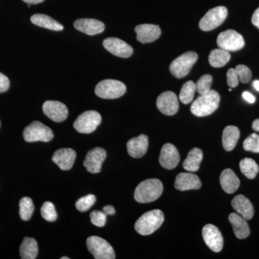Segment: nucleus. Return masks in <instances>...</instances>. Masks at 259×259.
<instances>
[{"instance_id": "nucleus-1", "label": "nucleus", "mask_w": 259, "mask_h": 259, "mask_svg": "<svg viewBox=\"0 0 259 259\" xmlns=\"http://www.w3.org/2000/svg\"><path fill=\"white\" fill-rule=\"evenodd\" d=\"M163 190L161 181L149 179L138 185L135 190L134 198L139 203H150L161 197Z\"/></svg>"}, {"instance_id": "nucleus-2", "label": "nucleus", "mask_w": 259, "mask_h": 259, "mask_svg": "<svg viewBox=\"0 0 259 259\" xmlns=\"http://www.w3.org/2000/svg\"><path fill=\"white\" fill-rule=\"evenodd\" d=\"M221 97L214 90L201 95L191 106V112L197 117H205L212 114L219 107Z\"/></svg>"}, {"instance_id": "nucleus-3", "label": "nucleus", "mask_w": 259, "mask_h": 259, "mask_svg": "<svg viewBox=\"0 0 259 259\" xmlns=\"http://www.w3.org/2000/svg\"><path fill=\"white\" fill-rule=\"evenodd\" d=\"M164 221V215L160 209L145 213L136 221L135 229L142 236H148L157 231Z\"/></svg>"}, {"instance_id": "nucleus-4", "label": "nucleus", "mask_w": 259, "mask_h": 259, "mask_svg": "<svg viewBox=\"0 0 259 259\" xmlns=\"http://www.w3.org/2000/svg\"><path fill=\"white\" fill-rule=\"evenodd\" d=\"M198 55L193 51H189L182 54L175 61H172L169 66L170 72L175 77L182 79L189 74L192 66L197 62Z\"/></svg>"}, {"instance_id": "nucleus-5", "label": "nucleus", "mask_w": 259, "mask_h": 259, "mask_svg": "<svg viewBox=\"0 0 259 259\" xmlns=\"http://www.w3.org/2000/svg\"><path fill=\"white\" fill-rule=\"evenodd\" d=\"M54 136L52 130L39 121L31 122L23 131L24 139L29 143L49 142L54 139Z\"/></svg>"}, {"instance_id": "nucleus-6", "label": "nucleus", "mask_w": 259, "mask_h": 259, "mask_svg": "<svg viewBox=\"0 0 259 259\" xmlns=\"http://www.w3.org/2000/svg\"><path fill=\"white\" fill-rule=\"evenodd\" d=\"M126 93V87L123 83L114 79H105L97 83L95 94L102 99H117L123 96Z\"/></svg>"}, {"instance_id": "nucleus-7", "label": "nucleus", "mask_w": 259, "mask_h": 259, "mask_svg": "<svg viewBox=\"0 0 259 259\" xmlns=\"http://www.w3.org/2000/svg\"><path fill=\"white\" fill-rule=\"evenodd\" d=\"M228 10L223 6H218L209 10L199 22V28L203 31H210L224 23L228 17Z\"/></svg>"}, {"instance_id": "nucleus-8", "label": "nucleus", "mask_w": 259, "mask_h": 259, "mask_svg": "<svg viewBox=\"0 0 259 259\" xmlns=\"http://www.w3.org/2000/svg\"><path fill=\"white\" fill-rule=\"evenodd\" d=\"M88 250L96 259L115 258V251L108 242L98 236H91L87 240Z\"/></svg>"}, {"instance_id": "nucleus-9", "label": "nucleus", "mask_w": 259, "mask_h": 259, "mask_svg": "<svg viewBox=\"0 0 259 259\" xmlns=\"http://www.w3.org/2000/svg\"><path fill=\"white\" fill-rule=\"evenodd\" d=\"M100 114L94 110L83 112L74 122V127L80 134H92L101 123Z\"/></svg>"}, {"instance_id": "nucleus-10", "label": "nucleus", "mask_w": 259, "mask_h": 259, "mask_svg": "<svg viewBox=\"0 0 259 259\" xmlns=\"http://www.w3.org/2000/svg\"><path fill=\"white\" fill-rule=\"evenodd\" d=\"M217 44L220 49L228 51L241 50L245 46L244 39L234 30H228L219 34Z\"/></svg>"}, {"instance_id": "nucleus-11", "label": "nucleus", "mask_w": 259, "mask_h": 259, "mask_svg": "<svg viewBox=\"0 0 259 259\" xmlns=\"http://www.w3.org/2000/svg\"><path fill=\"white\" fill-rule=\"evenodd\" d=\"M107 157V153L104 148L97 147L90 150L83 161V166L92 174L100 173L102 163Z\"/></svg>"}, {"instance_id": "nucleus-12", "label": "nucleus", "mask_w": 259, "mask_h": 259, "mask_svg": "<svg viewBox=\"0 0 259 259\" xmlns=\"http://www.w3.org/2000/svg\"><path fill=\"white\" fill-rule=\"evenodd\" d=\"M202 236L206 245L212 251L218 253L222 250L224 242L222 234L217 227L211 224L206 225L202 229Z\"/></svg>"}, {"instance_id": "nucleus-13", "label": "nucleus", "mask_w": 259, "mask_h": 259, "mask_svg": "<svg viewBox=\"0 0 259 259\" xmlns=\"http://www.w3.org/2000/svg\"><path fill=\"white\" fill-rule=\"evenodd\" d=\"M156 106L159 111L164 115H175L178 112L180 107L176 94L170 91L161 94L156 101Z\"/></svg>"}, {"instance_id": "nucleus-14", "label": "nucleus", "mask_w": 259, "mask_h": 259, "mask_svg": "<svg viewBox=\"0 0 259 259\" xmlns=\"http://www.w3.org/2000/svg\"><path fill=\"white\" fill-rule=\"evenodd\" d=\"M103 47L109 52L118 57H131L134 54V49L127 42L117 38V37H108L103 41Z\"/></svg>"}, {"instance_id": "nucleus-15", "label": "nucleus", "mask_w": 259, "mask_h": 259, "mask_svg": "<svg viewBox=\"0 0 259 259\" xmlns=\"http://www.w3.org/2000/svg\"><path fill=\"white\" fill-rule=\"evenodd\" d=\"M42 111L51 120L61 122L66 120L69 115L67 107L62 102L47 101L42 105Z\"/></svg>"}, {"instance_id": "nucleus-16", "label": "nucleus", "mask_w": 259, "mask_h": 259, "mask_svg": "<svg viewBox=\"0 0 259 259\" xmlns=\"http://www.w3.org/2000/svg\"><path fill=\"white\" fill-rule=\"evenodd\" d=\"M180 161V153L177 148L171 144L163 145L159 156L161 166L166 169H174L179 164Z\"/></svg>"}, {"instance_id": "nucleus-17", "label": "nucleus", "mask_w": 259, "mask_h": 259, "mask_svg": "<svg viewBox=\"0 0 259 259\" xmlns=\"http://www.w3.org/2000/svg\"><path fill=\"white\" fill-rule=\"evenodd\" d=\"M135 31L137 34V40L141 44H149L159 38L161 30L158 25L153 24H143L136 27Z\"/></svg>"}, {"instance_id": "nucleus-18", "label": "nucleus", "mask_w": 259, "mask_h": 259, "mask_svg": "<svg viewBox=\"0 0 259 259\" xmlns=\"http://www.w3.org/2000/svg\"><path fill=\"white\" fill-rule=\"evenodd\" d=\"M76 156V153L72 148H61L54 153L52 160L61 170L68 171L74 166Z\"/></svg>"}, {"instance_id": "nucleus-19", "label": "nucleus", "mask_w": 259, "mask_h": 259, "mask_svg": "<svg viewBox=\"0 0 259 259\" xmlns=\"http://www.w3.org/2000/svg\"><path fill=\"white\" fill-rule=\"evenodd\" d=\"M74 28L79 31L88 35H95L105 30V24L95 19L82 18L76 20L74 23Z\"/></svg>"}, {"instance_id": "nucleus-20", "label": "nucleus", "mask_w": 259, "mask_h": 259, "mask_svg": "<svg viewBox=\"0 0 259 259\" xmlns=\"http://www.w3.org/2000/svg\"><path fill=\"white\" fill-rule=\"evenodd\" d=\"M148 148V138L146 135L130 140L127 143V150L130 156L135 158L143 157Z\"/></svg>"}, {"instance_id": "nucleus-21", "label": "nucleus", "mask_w": 259, "mask_h": 259, "mask_svg": "<svg viewBox=\"0 0 259 259\" xmlns=\"http://www.w3.org/2000/svg\"><path fill=\"white\" fill-rule=\"evenodd\" d=\"M175 186L180 191L199 190L202 187V182L194 174L180 173L177 175Z\"/></svg>"}, {"instance_id": "nucleus-22", "label": "nucleus", "mask_w": 259, "mask_h": 259, "mask_svg": "<svg viewBox=\"0 0 259 259\" xmlns=\"http://www.w3.org/2000/svg\"><path fill=\"white\" fill-rule=\"evenodd\" d=\"M231 204L235 210L247 221H249L253 218L254 214L253 204L244 195L238 194L232 200Z\"/></svg>"}, {"instance_id": "nucleus-23", "label": "nucleus", "mask_w": 259, "mask_h": 259, "mask_svg": "<svg viewBox=\"0 0 259 259\" xmlns=\"http://www.w3.org/2000/svg\"><path fill=\"white\" fill-rule=\"evenodd\" d=\"M228 219L233 227V232L236 238L238 239H245L247 237L249 236V226L247 223V220H245L243 216L238 213L233 212L230 214Z\"/></svg>"}, {"instance_id": "nucleus-24", "label": "nucleus", "mask_w": 259, "mask_h": 259, "mask_svg": "<svg viewBox=\"0 0 259 259\" xmlns=\"http://www.w3.org/2000/svg\"><path fill=\"white\" fill-rule=\"evenodd\" d=\"M220 182L223 190L228 194H233L238 190L240 180L231 168L223 170L220 177Z\"/></svg>"}, {"instance_id": "nucleus-25", "label": "nucleus", "mask_w": 259, "mask_h": 259, "mask_svg": "<svg viewBox=\"0 0 259 259\" xmlns=\"http://www.w3.org/2000/svg\"><path fill=\"white\" fill-rule=\"evenodd\" d=\"M240 138V131L236 126H227L223 133V146L226 151H231L236 147Z\"/></svg>"}, {"instance_id": "nucleus-26", "label": "nucleus", "mask_w": 259, "mask_h": 259, "mask_svg": "<svg viewBox=\"0 0 259 259\" xmlns=\"http://www.w3.org/2000/svg\"><path fill=\"white\" fill-rule=\"evenodd\" d=\"M30 21L37 26L49 29V30H54V31H61L64 29V26L61 23L46 15L35 14L32 15L30 18Z\"/></svg>"}, {"instance_id": "nucleus-27", "label": "nucleus", "mask_w": 259, "mask_h": 259, "mask_svg": "<svg viewBox=\"0 0 259 259\" xmlns=\"http://www.w3.org/2000/svg\"><path fill=\"white\" fill-rule=\"evenodd\" d=\"M203 158V153L198 148H194L189 152L187 157L183 163L185 170L190 172L198 171L201 162Z\"/></svg>"}, {"instance_id": "nucleus-28", "label": "nucleus", "mask_w": 259, "mask_h": 259, "mask_svg": "<svg viewBox=\"0 0 259 259\" xmlns=\"http://www.w3.org/2000/svg\"><path fill=\"white\" fill-rule=\"evenodd\" d=\"M20 253L23 259L36 258L38 253L37 241L34 238L25 237L20 245Z\"/></svg>"}, {"instance_id": "nucleus-29", "label": "nucleus", "mask_w": 259, "mask_h": 259, "mask_svg": "<svg viewBox=\"0 0 259 259\" xmlns=\"http://www.w3.org/2000/svg\"><path fill=\"white\" fill-rule=\"evenodd\" d=\"M231 57L229 51L222 49H214L209 54V63L212 67H223L229 62Z\"/></svg>"}, {"instance_id": "nucleus-30", "label": "nucleus", "mask_w": 259, "mask_h": 259, "mask_svg": "<svg viewBox=\"0 0 259 259\" xmlns=\"http://www.w3.org/2000/svg\"><path fill=\"white\" fill-rule=\"evenodd\" d=\"M240 168L243 175L249 180H253L259 172V167L254 160L245 158L240 162Z\"/></svg>"}, {"instance_id": "nucleus-31", "label": "nucleus", "mask_w": 259, "mask_h": 259, "mask_svg": "<svg viewBox=\"0 0 259 259\" xmlns=\"http://www.w3.org/2000/svg\"><path fill=\"white\" fill-rule=\"evenodd\" d=\"M33 202L30 197H23L20 201V215L24 221H28L34 212Z\"/></svg>"}, {"instance_id": "nucleus-32", "label": "nucleus", "mask_w": 259, "mask_h": 259, "mask_svg": "<svg viewBox=\"0 0 259 259\" xmlns=\"http://www.w3.org/2000/svg\"><path fill=\"white\" fill-rule=\"evenodd\" d=\"M196 92V83L192 81L186 82L182 86L180 94V100L182 103L187 105L193 100Z\"/></svg>"}, {"instance_id": "nucleus-33", "label": "nucleus", "mask_w": 259, "mask_h": 259, "mask_svg": "<svg viewBox=\"0 0 259 259\" xmlns=\"http://www.w3.org/2000/svg\"><path fill=\"white\" fill-rule=\"evenodd\" d=\"M95 202L96 197L93 194H88L76 201V207L80 212H86L93 207Z\"/></svg>"}, {"instance_id": "nucleus-34", "label": "nucleus", "mask_w": 259, "mask_h": 259, "mask_svg": "<svg viewBox=\"0 0 259 259\" xmlns=\"http://www.w3.org/2000/svg\"><path fill=\"white\" fill-rule=\"evenodd\" d=\"M40 212H41L42 217L49 222H54L57 219V212H56L55 207L54 204L50 202H44Z\"/></svg>"}, {"instance_id": "nucleus-35", "label": "nucleus", "mask_w": 259, "mask_h": 259, "mask_svg": "<svg viewBox=\"0 0 259 259\" xmlns=\"http://www.w3.org/2000/svg\"><path fill=\"white\" fill-rule=\"evenodd\" d=\"M212 83V76L209 74L203 75L196 83V90L200 95L208 93Z\"/></svg>"}, {"instance_id": "nucleus-36", "label": "nucleus", "mask_w": 259, "mask_h": 259, "mask_svg": "<svg viewBox=\"0 0 259 259\" xmlns=\"http://www.w3.org/2000/svg\"><path fill=\"white\" fill-rule=\"evenodd\" d=\"M245 151L253 153H259V136L258 134H250L245 139L243 144Z\"/></svg>"}, {"instance_id": "nucleus-37", "label": "nucleus", "mask_w": 259, "mask_h": 259, "mask_svg": "<svg viewBox=\"0 0 259 259\" xmlns=\"http://www.w3.org/2000/svg\"><path fill=\"white\" fill-rule=\"evenodd\" d=\"M235 69H236L238 78L242 83L249 82L252 78V73L248 66H245V65H238Z\"/></svg>"}, {"instance_id": "nucleus-38", "label": "nucleus", "mask_w": 259, "mask_h": 259, "mask_svg": "<svg viewBox=\"0 0 259 259\" xmlns=\"http://www.w3.org/2000/svg\"><path fill=\"white\" fill-rule=\"evenodd\" d=\"M90 218H91L92 223L99 228H102L106 224L107 215L101 211H93L90 213Z\"/></svg>"}, {"instance_id": "nucleus-39", "label": "nucleus", "mask_w": 259, "mask_h": 259, "mask_svg": "<svg viewBox=\"0 0 259 259\" xmlns=\"http://www.w3.org/2000/svg\"><path fill=\"white\" fill-rule=\"evenodd\" d=\"M227 82H228V86L231 88H236L239 83V78H238V74L236 69H230L227 72Z\"/></svg>"}, {"instance_id": "nucleus-40", "label": "nucleus", "mask_w": 259, "mask_h": 259, "mask_svg": "<svg viewBox=\"0 0 259 259\" xmlns=\"http://www.w3.org/2000/svg\"><path fill=\"white\" fill-rule=\"evenodd\" d=\"M10 80L5 74L0 73V93H5L10 88Z\"/></svg>"}, {"instance_id": "nucleus-41", "label": "nucleus", "mask_w": 259, "mask_h": 259, "mask_svg": "<svg viewBox=\"0 0 259 259\" xmlns=\"http://www.w3.org/2000/svg\"><path fill=\"white\" fill-rule=\"evenodd\" d=\"M252 23L259 29V8L255 10L251 19Z\"/></svg>"}, {"instance_id": "nucleus-42", "label": "nucleus", "mask_w": 259, "mask_h": 259, "mask_svg": "<svg viewBox=\"0 0 259 259\" xmlns=\"http://www.w3.org/2000/svg\"><path fill=\"white\" fill-rule=\"evenodd\" d=\"M243 97L247 102H249L250 104L254 103L255 101V97L252 94L248 93V92H244L243 93Z\"/></svg>"}, {"instance_id": "nucleus-43", "label": "nucleus", "mask_w": 259, "mask_h": 259, "mask_svg": "<svg viewBox=\"0 0 259 259\" xmlns=\"http://www.w3.org/2000/svg\"><path fill=\"white\" fill-rule=\"evenodd\" d=\"M103 212L106 215H113L115 214V209L114 208L113 206L107 205L103 207Z\"/></svg>"}, {"instance_id": "nucleus-44", "label": "nucleus", "mask_w": 259, "mask_h": 259, "mask_svg": "<svg viewBox=\"0 0 259 259\" xmlns=\"http://www.w3.org/2000/svg\"><path fill=\"white\" fill-rule=\"evenodd\" d=\"M23 1L28 3V5H37L42 3L44 0H23Z\"/></svg>"}, {"instance_id": "nucleus-45", "label": "nucleus", "mask_w": 259, "mask_h": 259, "mask_svg": "<svg viewBox=\"0 0 259 259\" xmlns=\"http://www.w3.org/2000/svg\"><path fill=\"white\" fill-rule=\"evenodd\" d=\"M252 128L256 132H259V118L253 121V124H252Z\"/></svg>"}, {"instance_id": "nucleus-46", "label": "nucleus", "mask_w": 259, "mask_h": 259, "mask_svg": "<svg viewBox=\"0 0 259 259\" xmlns=\"http://www.w3.org/2000/svg\"><path fill=\"white\" fill-rule=\"evenodd\" d=\"M253 87H254L257 91L259 92V81L255 80V81H253Z\"/></svg>"}, {"instance_id": "nucleus-47", "label": "nucleus", "mask_w": 259, "mask_h": 259, "mask_svg": "<svg viewBox=\"0 0 259 259\" xmlns=\"http://www.w3.org/2000/svg\"><path fill=\"white\" fill-rule=\"evenodd\" d=\"M61 259H69V257H61Z\"/></svg>"}, {"instance_id": "nucleus-48", "label": "nucleus", "mask_w": 259, "mask_h": 259, "mask_svg": "<svg viewBox=\"0 0 259 259\" xmlns=\"http://www.w3.org/2000/svg\"><path fill=\"white\" fill-rule=\"evenodd\" d=\"M0 126H1V122H0Z\"/></svg>"}]
</instances>
